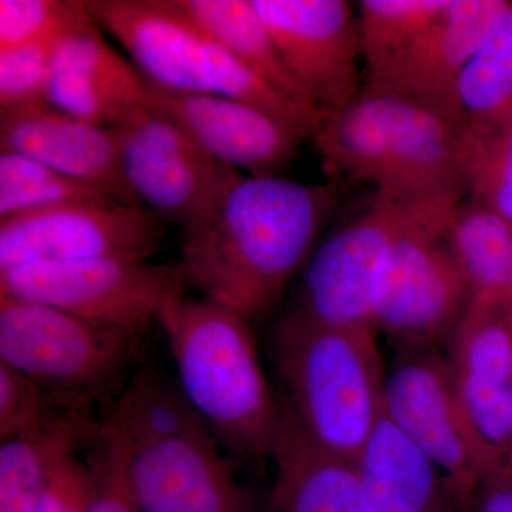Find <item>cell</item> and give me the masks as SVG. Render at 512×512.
I'll list each match as a JSON object with an SVG mask.
<instances>
[{"mask_svg":"<svg viewBox=\"0 0 512 512\" xmlns=\"http://www.w3.org/2000/svg\"><path fill=\"white\" fill-rule=\"evenodd\" d=\"M49 414L42 387L0 363V441L33 429Z\"/></svg>","mask_w":512,"mask_h":512,"instance_id":"obj_34","label":"cell"},{"mask_svg":"<svg viewBox=\"0 0 512 512\" xmlns=\"http://www.w3.org/2000/svg\"><path fill=\"white\" fill-rule=\"evenodd\" d=\"M508 5L510 0H451L409 49L367 79L365 89L412 101L463 127L458 84Z\"/></svg>","mask_w":512,"mask_h":512,"instance_id":"obj_14","label":"cell"},{"mask_svg":"<svg viewBox=\"0 0 512 512\" xmlns=\"http://www.w3.org/2000/svg\"><path fill=\"white\" fill-rule=\"evenodd\" d=\"M282 419L272 461L274 512H372L356 460L312 439L291 410Z\"/></svg>","mask_w":512,"mask_h":512,"instance_id":"obj_19","label":"cell"},{"mask_svg":"<svg viewBox=\"0 0 512 512\" xmlns=\"http://www.w3.org/2000/svg\"><path fill=\"white\" fill-rule=\"evenodd\" d=\"M446 348L451 386L485 478L512 453V312L473 303Z\"/></svg>","mask_w":512,"mask_h":512,"instance_id":"obj_11","label":"cell"},{"mask_svg":"<svg viewBox=\"0 0 512 512\" xmlns=\"http://www.w3.org/2000/svg\"><path fill=\"white\" fill-rule=\"evenodd\" d=\"M177 5L239 62L286 99L320 121V114L289 67L274 36L266 28L251 0H175Z\"/></svg>","mask_w":512,"mask_h":512,"instance_id":"obj_24","label":"cell"},{"mask_svg":"<svg viewBox=\"0 0 512 512\" xmlns=\"http://www.w3.org/2000/svg\"><path fill=\"white\" fill-rule=\"evenodd\" d=\"M0 151L33 158L77 180L103 185L126 204L137 205L121 180L111 128L64 113L49 103L0 114Z\"/></svg>","mask_w":512,"mask_h":512,"instance_id":"obj_18","label":"cell"},{"mask_svg":"<svg viewBox=\"0 0 512 512\" xmlns=\"http://www.w3.org/2000/svg\"><path fill=\"white\" fill-rule=\"evenodd\" d=\"M340 200L336 181L239 174L183 227L187 281L204 299L261 318L305 269Z\"/></svg>","mask_w":512,"mask_h":512,"instance_id":"obj_1","label":"cell"},{"mask_svg":"<svg viewBox=\"0 0 512 512\" xmlns=\"http://www.w3.org/2000/svg\"><path fill=\"white\" fill-rule=\"evenodd\" d=\"M133 480L141 512H251L208 429L134 450Z\"/></svg>","mask_w":512,"mask_h":512,"instance_id":"obj_17","label":"cell"},{"mask_svg":"<svg viewBox=\"0 0 512 512\" xmlns=\"http://www.w3.org/2000/svg\"><path fill=\"white\" fill-rule=\"evenodd\" d=\"M63 32L0 49V114L47 103L53 52Z\"/></svg>","mask_w":512,"mask_h":512,"instance_id":"obj_32","label":"cell"},{"mask_svg":"<svg viewBox=\"0 0 512 512\" xmlns=\"http://www.w3.org/2000/svg\"><path fill=\"white\" fill-rule=\"evenodd\" d=\"M384 97L390 170L384 192L416 200L466 198L457 158L461 127L412 101Z\"/></svg>","mask_w":512,"mask_h":512,"instance_id":"obj_20","label":"cell"},{"mask_svg":"<svg viewBox=\"0 0 512 512\" xmlns=\"http://www.w3.org/2000/svg\"><path fill=\"white\" fill-rule=\"evenodd\" d=\"M383 413L436 464L458 510L467 512L484 473L458 409L444 353L404 348L386 373Z\"/></svg>","mask_w":512,"mask_h":512,"instance_id":"obj_10","label":"cell"},{"mask_svg":"<svg viewBox=\"0 0 512 512\" xmlns=\"http://www.w3.org/2000/svg\"><path fill=\"white\" fill-rule=\"evenodd\" d=\"M111 417L134 450L208 429L181 390L156 379H140L124 393Z\"/></svg>","mask_w":512,"mask_h":512,"instance_id":"obj_30","label":"cell"},{"mask_svg":"<svg viewBox=\"0 0 512 512\" xmlns=\"http://www.w3.org/2000/svg\"><path fill=\"white\" fill-rule=\"evenodd\" d=\"M86 6L94 22L119 40L148 83L245 101L309 141L318 130L316 117L252 73L175 0H86Z\"/></svg>","mask_w":512,"mask_h":512,"instance_id":"obj_4","label":"cell"},{"mask_svg":"<svg viewBox=\"0 0 512 512\" xmlns=\"http://www.w3.org/2000/svg\"><path fill=\"white\" fill-rule=\"evenodd\" d=\"M148 84L133 63L110 46L86 15L57 40L47 103L79 119L111 128L147 106Z\"/></svg>","mask_w":512,"mask_h":512,"instance_id":"obj_16","label":"cell"},{"mask_svg":"<svg viewBox=\"0 0 512 512\" xmlns=\"http://www.w3.org/2000/svg\"><path fill=\"white\" fill-rule=\"evenodd\" d=\"M137 332L43 303L0 298V363L42 389L80 393L109 382L127 362Z\"/></svg>","mask_w":512,"mask_h":512,"instance_id":"obj_8","label":"cell"},{"mask_svg":"<svg viewBox=\"0 0 512 512\" xmlns=\"http://www.w3.org/2000/svg\"><path fill=\"white\" fill-rule=\"evenodd\" d=\"M463 200L373 192L362 210L319 242L303 269L299 309L330 325L373 328V284L384 255L414 225Z\"/></svg>","mask_w":512,"mask_h":512,"instance_id":"obj_6","label":"cell"},{"mask_svg":"<svg viewBox=\"0 0 512 512\" xmlns=\"http://www.w3.org/2000/svg\"><path fill=\"white\" fill-rule=\"evenodd\" d=\"M311 141L332 173L372 184L375 191L389 190L384 94L365 89L345 109L322 114Z\"/></svg>","mask_w":512,"mask_h":512,"instance_id":"obj_22","label":"cell"},{"mask_svg":"<svg viewBox=\"0 0 512 512\" xmlns=\"http://www.w3.org/2000/svg\"><path fill=\"white\" fill-rule=\"evenodd\" d=\"M451 210L404 232L377 269L372 325L403 348L446 343L470 308L466 282L443 241Z\"/></svg>","mask_w":512,"mask_h":512,"instance_id":"obj_7","label":"cell"},{"mask_svg":"<svg viewBox=\"0 0 512 512\" xmlns=\"http://www.w3.org/2000/svg\"><path fill=\"white\" fill-rule=\"evenodd\" d=\"M356 464L372 512H454L457 508L436 464L384 413Z\"/></svg>","mask_w":512,"mask_h":512,"instance_id":"obj_21","label":"cell"},{"mask_svg":"<svg viewBox=\"0 0 512 512\" xmlns=\"http://www.w3.org/2000/svg\"><path fill=\"white\" fill-rule=\"evenodd\" d=\"M376 332L320 322L298 308L275 333L286 406L320 446L353 460L383 414L386 372Z\"/></svg>","mask_w":512,"mask_h":512,"instance_id":"obj_3","label":"cell"},{"mask_svg":"<svg viewBox=\"0 0 512 512\" xmlns=\"http://www.w3.org/2000/svg\"><path fill=\"white\" fill-rule=\"evenodd\" d=\"M90 431L77 410L50 413L36 427L2 441L0 446V512H36L50 471Z\"/></svg>","mask_w":512,"mask_h":512,"instance_id":"obj_25","label":"cell"},{"mask_svg":"<svg viewBox=\"0 0 512 512\" xmlns=\"http://www.w3.org/2000/svg\"><path fill=\"white\" fill-rule=\"evenodd\" d=\"M134 448L113 417L97 434V446L87 464L90 477L89 512H141L133 480Z\"/></svg>","mask_w":512,"mask_h":512,"instance_id":"obj_31","label":"cell"},{"mask_svg":"<svg viewBox=\"0 0 512 512\" xmlns=\"http://www.w3.org/2000/svg\"><path fill=\"white\" fill-rule=\"evenodd\" d=\"M86 13L79 0H0V49L55 36Z\"/></svg>","mask_w":512,"mask_h":512,"instance_id":"obj_33","label":"cell"},{"mask_svg":"<svg viewBox=\"0 0 512 512\" xmlns=\"http://www.w3.org/2000/svg\"><path fill=\"white\" fill-rule=\"evenodd\" d=\"M286 66L322 114L363 93L359 19L345 0H251Z\"/></svg>","mask_w":512,"mask_h":512,"instance_id":"obj_13","label":"cell"},{"mask_svg":"<svg viewBox=\"0 0 512 512\" xmlns=\"http://www.w3.org/2000/svg\"><path fill=\"white\" fill-rule=\"evenodd\" d=\"M457 158L466 197L512 224V114L464 124Z\"/></svg>","mask_w":512,"mask_h":512,"instance_id":"obj_26","label":"cell"},{"mask_svg":"<svg viewBox=\"0 0 512 512\" xmlns=\"http://www.w3.org/2000/svg\"><path fill=\"white\" fill-rule=\"evenodd\" d=\"M184 269L131 256L33 262L0 271V298L53 306L109 328L138 330L160 322L185 298Z\"/></svg>","mask_w":512,"mask_h":512,"instance_id":"obj_5","label":"cell"},{"mask_svg":"<svg viewBox=\"0 0 512 512\" xmlns=\"http://www.w3.org/2000/svg\"><path fill=\"white\" fill-rule=\"evenodd\" d=\"M181 392L238 457L272 456L282 409L259 362L249 319L208 301L188 299L161 316Z\"/></svg>","mask_w":512,"mask_h":512,"instance_id":"obj_2","label":"cell"},{"mask_svg":"<svg viewBox=\"0 0 512 512\" xmlns=\"http://www.w3.org/2000/svg\"><path fill=\"white\" fill-rule=\"evenodd\" d=\"M76 451L73 448L56 461L36 512H89V470Z\"/></svg>","mask_w":512,"mask_h":512,"instance_id":"obj_35","label":"cell"},{"mask_svg":"<svg viewBox=\"0 0 512 512\" xmlns=\"http://www.w3.org/2000/svg\"><path fill=\"white\" fill-rule=\"evenodd\" d=\"M164 221L128 204H64L0 220V271L33 262L104 256L148 259L164 237Z\"/></svg>","mask_w":512,"mask_h":512,"instance_id":"obj_12","label":"cell"},{"mask_svg":"<svg viewBox=\"0 0 512 512\" xmlns=\"http://www.w3.org/2000/svg\"><path fill=\"white\" fill-rule=\"evenodd\" d=\"M443 241L471 305H500L512 271L511 222L466 197L448 215Z\"/></svg>","mask_w":512,"mask_h":512,"instance_id":"obj_23","label":"cell"},{"mask_svg":"<svg viewBox=\"0 0 512 512\" xmlns=\"http://www.w3.org/2000/svg\"><path fill=\"white\" fill-rule=\"evenodd\" d=\"M467 512H512V453L484 478Z\"/></svg>","mask_w":512,"mask_h":512,"instance_id":"obj_36","label":"cell"},{"mask_svg":"<svg viewBox=\"0 0 512 512\" xmlns=\"http://www.w3.org/2000/svg\"><path fill=\"white\" fill-rule=\"evenodd\" d=\"M147 84L151 109L183 128L215 160L239 173L279 175L309 141L301 131L245 101Z\"/></svg>","mask_w":512,"mask_h":512,"instance_id":"obj_15","label":"cell"},{"mask_svg":"<svg viewBox=\"0 0 512 512\" xmlns=\"http://www.w3.org/2000/svg\"><path fill=\"white\" fill-rule=\"evenodd\" d=\"M451 0H362L359 30L367 79L386 69L440 18Z\"/></svg>","mask_w":512,"mask_h":512,"instance_id":"obj_28","label":"cell"},{"mask_svg":"<svg viewBox=\"0 0 512 512\" xmlns=\"http://www.w3.org/2000/svg\"><path fill=\"white\" fill-rule=\"evenodd\" d=\"M79 202L126 204L103 185L77 180L33 158L0 151V220Z\"/></svg>","mask_w":512,"mask_h":512,"instance_id":"obj_27","label":"cell"},{"mask_svg":"<svg viewBox=\"0 0 512 512\" xmlns=\"http://www.w3.org/2000/svg\"><path fill=\"white\" fill-rule=\"evenodd\" d=\"M500 306L512 312V271L510 281H508L507 289H505L503 299H501Z\"/></svg>","mask_w":512,"mask_h":512,"instance_id":"obj_37","label":"cell"},{"mask_svg":"<svg viewBox=\"0 0 512 512\" xmlns=\"http://www.w3.org/2000/svg\"><path fill=\"white\" fill-rule=\"evenodd\" d=\"M111 131L128 195L161 221L184 227L242 174L215 160L148 104Z\"/></svg>","mask_w":512,"mask_h":512,"instance_id":"obj_9","label":"cell"},{"mask_svg":"<svg viewBox=\"0 0 512 512\" xmlns=\"http://www.w3.org/2000/svg\"><path fill=\"white\" fill-rule=\"evenodd\" d=\"M458 101L466 123L512 114V0L464 69Z\"/></svg>","mask_w":512,"mask_h":512,"instance_id":"obj_29","label":"cell"}]
</instances>
